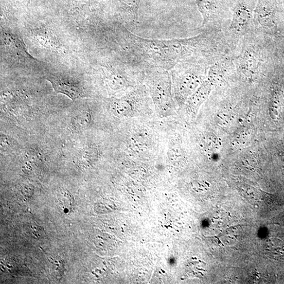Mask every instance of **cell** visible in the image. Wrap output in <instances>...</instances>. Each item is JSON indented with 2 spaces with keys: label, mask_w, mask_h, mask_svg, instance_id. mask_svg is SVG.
Returning a JSON list of instances; mask_svg holds the SVG:
<instances>
[{
  "label": "cell",
  "mask_w": 284,
  "mask_h": 284,
  "mask_svg": "<svg viewBox=\"0 0 284 284\" xmlns=\"http://www.w3.org/2000/svg\"><path fill=\"white\" fill-rule=\"evenodd\" d=\"M59 199L64 210H70L73 208L74 199L71 194L68 191H63L59 193Z\"/></svg>",
  "instance_id": "30bf717a"
},
{
  "label": "cell",
  "mask_w": 284,
  "mask_h": 284,
  "mask_svg": "<svg viewBox=\"0 0 284 284\" xmlns=\"http://www.w3.org/2000/svg\"><path fill=\"white\" fill-rule=\"evenodd\" d=\"M251 12L248 6L243 4H239L237 6L234 15V22L237 27L243 28L250 20Z\"/></svg>",
  "instance_id": "8992f818"
},
{
  "label": "cell",
  "mask_w": 284,
  "mask_h": 284,
  "mask_svg": "<svg viewBox=\"0 0 284 284\" xmlns=\"http://www.w3.org/2000/svg\"><path fill=\"white\" fill-rule=\"evenodd\" d=\"M161 271H162V272L163 273H165V271H164V270H163V269H161Z\"/></svg>",
  "instance_id": "5bb4252c"
},
{
  "label": "cell",
  "mask_w": 284,
  "mask_h": 284,
  "mask_svg": "<svg viewBox=\"0 0 284 284\" xmlns=\"http://www.w3.org/2000/svg\"><path fill=\"white\" fill-rule=\"evenodd\" d=\"M211 85V83L209 81L203 83L190 97L188 103L191 107L197 108L202 105L210 93Z\"/></svg>",
  "instance_id": "5b68a950"
},
{
  "label": "cell",
  "mask_w": 284,
  "mask_h": 284,
  "mask_svg": "<svg viewBox=\"0 0 284 284\" xmlns=\"http://www.w3.org/2000/svg\"><path fill=\"white\" fill-rule=\"evenodd\" d=\"M46 79L51 83L57 93L66 95L71 100L74 101L87 96L82 84L73 76L61 73H50L46 76Z\"/></svg>",
  "instance_id": "3957f363"
},
{
  "label": "cell",
  "mask_w": 284,
  "mask_h": 284,
  "mask_svg": "<svg viewBox=\"0 0 284 284\" xmlns=\"http://www.w3.org/2000/svg\"><path fill=\"white\" fill-rule=\"evenodd\" d=\"M205 145L209 151L212 153L218 152L221 147V142L214 134H209L204 137Z\"/></svg>",
  "instance_id": "ba28073f"
},
{
  "label": "cell",
  "mask_w": 284,
  "mask_h": 284,
  "mask_svg": "<svg viewBox=\"0 0 284 284\" xmlns=\"http://www.w3.org/2000/svg\"><path fill=\"white\" fill-rule=\"evenodd\" d=\"M282 102L278 96H276L271 104L269 109L270 117L273 119H277L281 112Z\"/></svg>",
  "instance_id": "8fae6325"
},
{
  "label": "cell",
  "mask_w": 284,
  "mask_h": 284,
  "mask_svg": "<svg viewBox=\"0 0 284 284\" xmlns=\"http://www.w3.org/2000/svg\"><path fill=\"white\" fill-rule=\"evenodd\" d=\"M131 98L116 100L112 103L111 107L113 112L120 115L126 116L132 112Z\"/></svg>",
  "instance_id": "52a82bcc"
},
{
  "label": "cell",
  "mask_w": 284,
  "mask_h": 284,
  "mask_svg": "<svg viewBox=\"0 0 284 284\" xmlns=\"http://www.w3.org/2000/svg\"><path fill=\"white\" fill-rule=\"evenodd\" d=\"M174 92L178 101L188 99L201 86L203 68L195 64L180 62L171 70Z\"/></svg>",
  "instance_id": "7a4b0ae2"
},
{
  "label": "cell",
  "mask_w": 284,
  "mask_h": 284,
  "mask_svg": "<svg viewBox=\"0 0 284 284\" xmlns=\"http://www.w3.org/2000/svg\"><path fill=\"white\" fill-rule=\"evenodd\" d=\"M218 121L219 124L223 125H228L229 124V115L227 114H225L224 113L219 114L218 115Z\"/></svg>",
  "instance_id": "4fadbf2b"
},
{
  "label": "cell",
  "mask_w": 284,
  "mask_h": 284,
  "mask_svg": "<svg viewBox=\"0 0 284 284\" xmlns=\"http://www.w3.org/2000/svg\"><path fill=\"white\" fill-rule=\"evenodd\" d=\"M242 67L245 72L251 74L256 69L257 62L252 53H247L243 58Z\"/></svg>",
  "instance_id": "9c48e42d"
},
{
  "label": "cell",
  "mask_w": 284,
  "mask_h": 284,
  "mask_svg": "<svg viewBox=\"0 0 284 284\" xmlns=\"http://www.w3.org/2000/svg\"><path fill=\"white\" fill-rule=\"evenodd\" d=\"M159 273H160V274H162V273H161L160 272H159Z\"/></svg>",
  "instance_id": "9a60e30c"
},
{
  "label": "cell",
  "mask_w": 284,
  "mask_h": 284,
  "mask_svg": "<svg viewBox=\"0 0 284 284\" xmlns=\"http://www.w3.org/2000/svg\"><path fill=\"white\" fill-rule=\"evenodd\" d=\"M169 156L171 157L172 160L180 158L182 156L181 150L177 146L171 147L169 151Z\"/></svg>",
  "instance_id": "7c38bea8"
},
{
  "label": "cell",
  "mask_w": 284,
  "mask_h": 284,
  "mask_svg": "<svg viewBox=\"0 0 284 284\" xmlns=\"http://www.w3.org/2000/svg\"><path fill=\"white\" fill-rule=\"evenodd\" d=\"M198 9L203 18V24L214 20L218 12L217 0H196Z\"/></svg>",
  "instance_id": "277c9868"
},
{
  "label": "cell",
  "mask_w": 284,
  "mask_h": 284,
  "mask_svg": "<svg viewBox=\"0 0 284 284\" xmlns=\"http://www.w3.org/2000/svg\"><path fill=\"white\" fill-rule=\"evenodd\" d=\"M121 47L124 59L144 69L151 67L171 70L185 62L198 50L199 37L192 40L148 39L120 29Z\"/></svg>",
  "instance_id": "6da1fadb"
}]
</instances>
